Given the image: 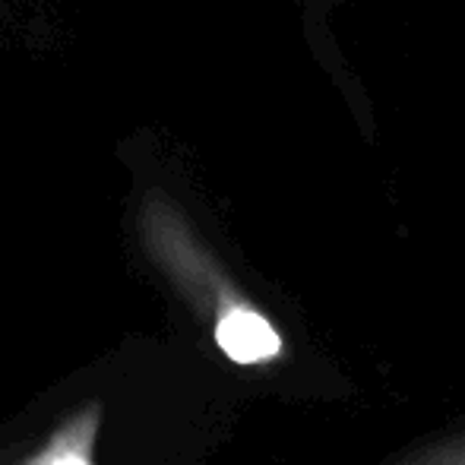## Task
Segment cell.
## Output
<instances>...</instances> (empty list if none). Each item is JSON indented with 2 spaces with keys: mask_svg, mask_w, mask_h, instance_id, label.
Masks as SVG:
<instances>
[{
  "mask_svg": "<svg viewBox=\"0 0 465 465\" xmlns=\"http://www.w3.org/2000/svg\"><path fill=\"white\" fill-rule=\"evenodd\" d=\"M215 345L228 361L241 364V368H263V364L279 361L285 351L276 326L251 304L238 307L215 323Z\"/></svg>",
  "mask_w": 465,
  "mask_h": 465,
  "instance_id": "obj_1",
  "label": "cell"
},
{
  "mask_svg": "<svg viewBox=\"0 0 465 465\" xmlns=\"http://www.w3.org/2000/svg\"><path fill=\"white\" fill-rule=\"evenodd\" d=\"M380 465H465V428L434 440L415 443Z\"/></svg>",
  "mask_w": 465,
  "mask_h": 465,
  "instance_id": "obj_2",
  "label": "cell"
},
{
  "mask_svg": "<svg viewBox=\"0 0 465 465\" xmlns=\"http://www.w3.org/2000/svg\"><path fill=\"white\" fill-rule=\"evenodd\" d=\"M45 465H89V462H86V456H80V453H57L54 460H48Z\"/></svg>",
  "mask_w": 465,
  "mask_h": 465,
  "instance_id": "obj_3",
  "label": "cell"
}]
</instances>
